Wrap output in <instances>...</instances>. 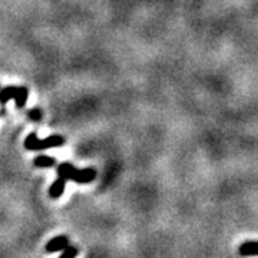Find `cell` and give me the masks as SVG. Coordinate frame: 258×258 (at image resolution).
I'll return each instance as SVG.
<instances>
[{"label":"cell","instance_id":"obj_6","mask_svg":"<svg viewBox=\"0 0 258 258\" xmlns=\"http://www.w3.org/2000/svg\"><path fill=\"white\" fill-rule=\"evenodd\" d=\"M240 254L242 257H254V255H258V241L244 242L240 247Z\"/></svg>","mask_w":258,"mask_h":258},{"label":"cell","instance_id":"obj_5","mask_svg":"<svg viewBox=\"0 0 258 258\" xmlns=\"http://www.w3.org/2000/svg\"><path fill=\"white\" fill-rule=\"evenodd\" d=\"M66 179L62 178V176H59L57 179H56L55 182L52 184V186L49 188V195H50V198H59L62 194L64 192V186H66Z\"/></svg>","mask_w":258,"mask_h":258},{"label":"cell","instance_id":"obj_3","mask_svg":"<svg viewBox=\"0 0 258 258\" xmlns=\"http://www.w3.org/2000/svg\"><path fill=\"white\" fill-rule=\"evenodd\" d=\"M69 245V240L66 235H59L53 240H50L46 244L47 252H56V251H63L66 247Z\"/></svg>","mask_w":258,"mask_h":258},{"label":"cell","instance_id":"obj_4","mask_svg":"<svg viewBox=\"0 0 258 258\" xmlns=\"http://www.w3.org/2000/svg\"><path fill=\"white\" fill-rule=\"evenodd\" d=\"M19 89H20V86H13V85L0 89V103L2 105H6L10 99H16Z\"/></svg>","mask_w":258,"mask_h":258},{"label":"cell","instance_id":"obj_8","mask_svg":"<svg viewBox=\"0 0 258 258\" xmlns=\"http://www.w3.org/2000/svg\"><path fill=\"white\" fill-rule=\"evenodd\" d=\"M28 96H29V89L26 86H20V89H19L18 96H16V106L18 108H23L25 105H26V101H28Z\"/></svg>","mask_w":258,"mask_h":258},{"label":"cell","instance_id":"obj_1","mask_svg":"<svg viewBox=\"0 0 258 258\" xmlns=\"http://www.w3.org/2000/svg\"><path fill=\"white\" fill-rule=\"evenodd\" d=\"M57 175L64 178L66 181H75L78 184H89L96 178V171L93 168L78 169L69 162H63L57 166Z\"/></svg>","mask_w":258,"mask_h":258},{"label":"cell","instance_id":"obj_2","mask_svg":"<svg viewBox=\"0 0 258 258\" xmlns=\"http://www.w3.org/2000/svg\"><path fill=\"white\" fill-rule=\"evenodd\" d=\"M64 144V138L60 135H52L45 139H37V135L35 132H32L28 138L25 139V148L28 151H43L49 148L62 147Z\"/></svg>","mask_w":258,"mask_h":258},{"label":"cell","instance_id":"obj_7","mask_svg":"<svg viewBox=\"0 0 258 258\" xmlns=\"http://www.w3.org/2000/svg\"><path fill=\"white\" fill-rule=\"evenodd\" d=\"M33 164H35V166H37V168H52V166L56 164V161L55 158L47 157V155H39V157L33 161Z\"/></svg>","mask_w":258,"mask_h":258},{"label":"cell","instance_id":"obj_10","mask_svg":"<svg viewBox=\"0 0 258 258\" xmlns=\"http://www.w3.org/2000/svg\"><path fill=\"white\" fill-rule=\"evenodd\" d=\"M42 116H43V113H42V111H40L39 108H33L32 111L29 112V118L33 120V122L40 120L42 119Z\"/></svg>","mask_w":258,"mask_h":258},{"label":"cell","instance_id":"obj_9","mask_svg":"<svg viewBox=\"0 0 258 258\" xmlns=\"http://www.w3.org/2000/svg\"><path fill=\"white\" fill-rule=\"evenodd\" d=\"M76 255H78V248H75L72 245H68V247L63 249L62 255L59 258H75Z\"/></svg>","mask_w":258,"mask_h":258}]
</instances>
